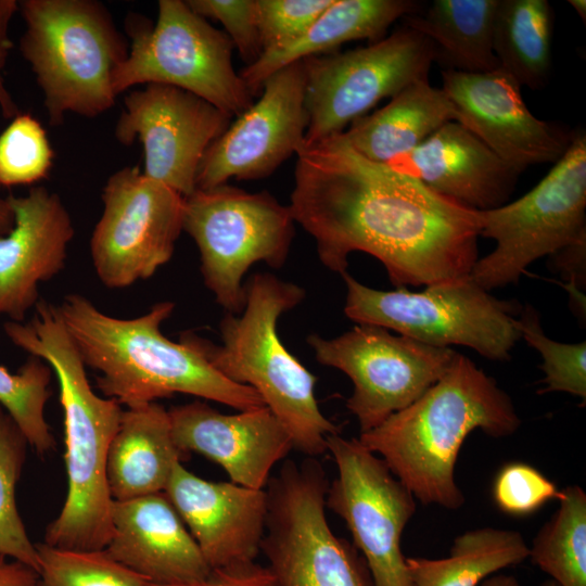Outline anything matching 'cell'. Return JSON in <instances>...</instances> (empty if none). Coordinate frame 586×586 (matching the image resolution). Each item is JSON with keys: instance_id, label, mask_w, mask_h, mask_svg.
Masks as SVG:
<instances>
[{"instance_id": "obj_1", "label": "cell", "mask_w": 586, "mask_h": 586, "mask_svg": "<svg viewBox=\"0 0 586 586\" xmlns=\"http://www.w3.org/2000/svg\"><path fill=\"white\" fill-rule=\"evenodd\" d=\"M290 209L316 243L322 265L340 275L364 252L396 288L470 275L479 259L476 211L417 178L358 154L342 133L296 152Z\"/></svg>"}, {"instance_id": "obj_2", "label": "cell", "mask_w": 586, "mask_h": 586, "mask_svg": "<svg viewBox=\"0 0 586 586\" xmlns=\"http://www.w3.org/2000/svg\"><path fill=\"white\" fill-rule=\"evenodd\" d=\"M28 322L7 321L3 330L21 349L54 371L64 413L67 494L48 525L43 544L69 550H103L112 536V497L106 459L123 413L112 398L91 387L79 351L58 307L40 300Z\"/></svg>"}, {"instance_id": "obj_3", "label": "cell", "mask_w": 586, "mask_h": 586, "mask_svg": "<svg viewBox=\"0 0 586 586\" xmlns=\"http://www.w3.org/2000/svg\"><path fill=\"white\" fill-rule=\"evenodd\" d=\"M521 419L511 397L468 357L456 354L443 375L417 400L358 441L423 505L458 509L464 496L455 466L469 434L512 435Z\"/></svg>"}, {"instance_id": "obj_4", "label": "cell", "mask_w": 586, "mask_h": 586, "mask_svg": "<svg viewBox=\"0 0 586 586\" xmlns=\"http://www.w3.org/2000/svg\"><path fill=\"white\" fill-rule=\"evenodd\" d=\"M56 307L85 366L100 373L98 388L120 406H142L176 393L239 411L266 406L252 387L225 378L190 343L162 333L175 309L170 301L133 318L107 315L79 293L67 294Z\"/></svg>"}, {"instance_id": "obj_5", "label": "cell", "mask_w": 586, "mask_h": 586, "mask_svg": "<svg viewBox=\"0 0 586 586\" xmlns=\"http://www.w3.org/2000/svg\"><path fill=\"white\" fill-rule=\"evenodd\" d=\"M305 290L267 272L245 283V306L220 320L221 344L192 332L180 339L195 347L228 380L252 387L289 432L293 449L307 457L327 451V438L340 429L320 410L317 378L284 346L277 323L305 298Z\"/></svg>"}, {"instance_id": "obj_6", "label": "cell", "mask_w": 586, "mask_h": 586, "mask_svg": "<svg viewBox=\"0 0 586 586\" xmlns=\"http://www.w3.org/2000/svg\"><path fill=\"white\" fill-rule=\"evenodd\" d=\"M20 51L43 93L51 126L68 113L87 118L111 110L114 75L129 43L109 10L94 0H22Z\"/></svg>"}, {"instance_id": "obj_7", "label": "cell", "mask_w": 586, "mask_h": 586, "mask_svg": "<svg viewBox=\"0 0 586 586\" xmlns=\"http://www.w3.org/2000/svg\"><path fill=\"white\" fill-rule=\"evenodd\" d=\"M344 314L357 324L393 330L419 342L469 347L491 360L507 361L521 339L518 318L522 305L500 300L471 273L425 285L422 291L369 288L348 271Z\"/></svg>"}, {"instance_id": "obj_8", "label": "cell", "mask_w": 586, "mask_h": 586, "mask_svg": "<svg viewBox=\"0 0 586 586\" xmlns=\"http://www.w3.org/2000/svg\"><path fill=\"white\" fill-rule=\"evenodd\" d=\"M129 50L114 75L118 95L136 85L162 84L189 91L232 118L254 95L232 65L234 49L226 33L193 12L186 1H158L157 20H127Z\"/></svg>"}, {"instance_id": "obj_9", "label": "cell", "mask_w": 586, "mask_h": 586, "mask_svg": "<svg viewBox=\"0 0 586 586\" xmlns=\"http://www.w3.org/2000/svg\"><path fill=\"white\" fill-rule=\"evenodd\" d=\"M329 484L315 457L285 460L270 476L260 552L275 586H373L362 556L328 523Z\"/></svg>"}, {"instance_id": "obj_10", "label": "cell", "mask_w": 586, "mask_h": 586, "mask_svg": "<svg viewBox=\"0 0 586 586\" xmlns=\"http://www.w3.org/2000/svg\"><path fill=\"white\" fill-rule=\"evenodd\" d=\"M289 206L267 191L224 183L184 198L183 231L195 242L205 286L227 313L245 306L243 277L257 262L281 268L294 237Z\"/></svg>"}, {"instance_id": "obj_11", "label": "cell", "mask_w": 586, "mask_h": 586, "mask_svg": "<svg viewBox=\"0 0 586 586\" xmlns=\"http://www.w3.org/2000/svg\"><path fill=\"white\" fill-rule=\"evenodd\" d=\"M479 235L494 250L471 276L492 291L517 284L535 260L586 238V133L574 131L565 153L531 191L497 208L476 211Z\"/></svg>"}, {"instance_id": "obj_12", "label": "cell", "mask_w": 586, "mask_h": 586, "mask_svg": "<svg viewBox=\"0 0 586 586\" xmlns=\"http://www.w3.org/2000/svg\"><path fill=\"white\" fill-rule=\"evenodd\" d=\"M305 65V144L340 135L385 98L429 79L433 43L404 26L386 38L342 53L314 55Z\"/></svg>"}, {"instance_id": "obj_13", "label": "cell", "mask_w": 586, "mask_h": 586, "mask_svg": "<svg viewBox=\"0 0 586 586\" xmlns=\"http://www.w3.org/2000/svg\"><path fill=\"white\" fill-rule=\"evenodd\" d=\"M307 343L317 361L344 372L353 383L347 409L360 433L380 425L424 394L447 370L457 352L432 346L387 329L357 324L323 339L310 334Z\"/></svg>"}, {"instance_id": "obj_14", "label": "cell", "mask_w": 586, "mask_h": 586, "mask_svg": "<svg viewBox=\"0 0 586 586\" xmlns=\"http://www.w3.org/2000/svg\"><path fill=\"white\" fill-rule=\"evenodd\" d=\"M101 198L102 215L90 238L97 277L110 289L151 278L173 257L183 231L184 198L138 166L112 174Z\"/></svg>"}, {"instance_id": "obj_15", "label": "cell", "mask_w": 586, "mask_h": 586, "mask_svg": "<svg viewBox=\"0 0 586 586\" xmlns=\"http://www.w3.org/2000/svg\"><path fill=\"white\" fill-rule=\"evenodd\" d=\"M327 450L337 476L329 484L326 508L347 525L373 586H415L400 540L416 512V498L358 438L332 434Z\"/></svg>"}, {"instance_id": "obj_16", "label": "cell", "mask_w": 586, "mask_h": 586, "mask_svg": "<svg viewBox=\"0 0 586 586\" xmlns=\"http://www.w3.org/2000/svg\"><path fill=\"white\" fill-rule=\"evenodd\" d=\"M231 119L189 91L148 84L125 97L114 136L124 145L138 139L144 154L142 173L187 198L196 190L204 153Z\"/></svg>"}, {"instance_id": "obj_17", "label": "cell", "mask_w": 586, "mask_h": 586, "mask_svg": "<svg viewBox=\"0 0 586 586\" xmlns=\"http://www.w3.org/2000/svg\"><path fill=\"white\" fill-rule=\"evenodd\" d=\"M305 65L296 61L267 77L256 102L235 117L206 150L196 174V189L230 178L269 177L305 142Z\"/></svg>"}, {"instance_id": "obj_18", "label": "cell", "mask_w": 586, "mask_h": 586, "mask_svg": "<svg viewBox=\"0 0 586 586\" xmlns=\"http://www.w3.org/2000/svg\"><path fill=\"white\" fill-rule=\"evenodd\" d=\"M442 81L454 106V120L519 174L528 166L556 163L569 148L574 131L533 115L523 101L521 86L504 69H444Z\"/></svg>"}, {"instance_id": "obj_19", "label": "cell", "mask_w": 586, "mask_h": 586, "mask_svg": "<svg viewBox=\"0 0 586 586\" xmlns=\"http://www.w3.org/2000/svg\"><path fill=\"white\" fill-rule=\"evenodd\" d=\"M168 416L182 453L201 454L249 488L265 489L272 468L293 449L289 432L267 406L227 415L194 400L170 408Z\"/></svg>"}, {"instance_id": "obj_20", "label": "cell", "mask_w": 586, "mask_h": 586, "mask_svg": "<svg viewBox=\"0 0 586 586\" xmlns=\"http://www.w3.org/2000/svg\"><path fill=\"white\" fill-rule=\"evenodd\" d=\"M164 493L212 570L255 562L265 534V489L207 481L178 462Z\"/></svg>"}, {"instance_id": "obj_21", "label": "cell", "mask_w": 586, "mask_h": 586, "mask_svg": "<svg viewBox=\"0 0 586 586\" xmlns=\"http://www.w3.org/2000/svg\"><path fill=\"white\" fill-rule=\"evenodd\" d=\"M8 200L14 226L0 237V316L24 322L40 301L39 284L64 269L75 230L61 198L44 187Z\"/></svg>"}, {"instance_id": "obj_22", "label": "cell", "mask_w": 586, "mask_h": 586, "mask_svg": "<svg viewBox=\"0 0 586 586\" xmlns=\"http://www.w3.org/2000/svg\"><path fill=\"white\" fill-rule=\"evenodd\" d=\"M112 536L103 549L148 582L181 585L212 572L196 542L164 492L113 500Z\"/></svg>"}, {"instance_id": "obj_23", "label": "cell", "mask_w": 586, "mask_h": 586, "mask_svg": "<svg viewBox=\"0 0 586 586\" xmlns=\"http://www.w3.org/2000/svg\"><path fill=\"white\" fill-rule=\"evenodd\" d=\"M386 165L472 211L506 204L520 175L455 120L445 123L415 150Z\"/></svg>"}, {"instance_id": "obj_24", "label": "cell", "mask_w": 586, "mask_h": 586, "mask_svg": "<svg viewBox=\"0 0 586 586\" xmlns=\"http://www.w3.org/2000/svg\"><path fill=\"white\" fill-rule=\"evenodd\" d=\"M189 458L173 438L168 410L157 402L123 410L106 459L113 500L164 492L178 462Z\"/></svg>"}, {"instance_id": "obj_25", "label": "cell", "mask_w": 586, "mask_h": 586, "mask_svg": "<svg viewBox=\"0 0 586 586\" xmlns=\"http://www.w3.org/2000/svg\"><path fill=\"white\" fill-rule=\"evenodd\" d=\"M421 10V2L413 0H332L300 39L283 49L263 53L239 74L255 97L264 80L285 65L329 54L348 41L377 42L396 20Z\"/></svg>"}, {"instance_id": "obj_26", "label": "cell", "mask_w": 586, "mask_h": 586, "mask_svg": "<svg viewBox=\"0 0 586 586\" xmlns=\"http://www.w3.org/2000/svg\"><path fill=\"white\" fill-rule=\"evenodd\" d=\"M454 118V106L446 93L424 79L404 88L380 110L353 122L342 137L365 158L387 164L415 150Z\"/></svg>"}, {"instance_id": "obj_27", "label": "cell", "mask_w": 586, "mask_h": 586, "mask_svg": "<svg viewBox=\"0 0 586 586\" xmlns=\"http://www.w3.org/2000/svg\"><path fill=\"white\" fill-rule=\"evenodd\" d=\"M498 0H434L404 18L405 26L428 38L445 69L486 73L499 67L493 50Z\"/></svg>"}, {"instance_id": "obj_28", "label": "cell", "mask_w": 586, "mask_h": 586, "mask_svg": "<svg viewBox=\"0 0 586 586\" xmlns=\"http://www.w3.org/2000/svg\"><path fill=\"white\" fill-rule=\"evenodd\" d=\"M530 547L512 530L481 527L457 536L443 559L406 558L415 586H477L491 574L528 558Z\"/></svg>"}, {"instance_id": "obj_29", "label": "cell", "mask_w": 586, "mask_h": 586, "mask_svg": "<svg viewBox=\"0 0 586 586\" xmlns=\"http://www.w3.org/2000/svg\"><path fill=\"white\" fill-rule=\"evenodd\" d=\"M553 12L547 0H498L493 50L519 85L543 88L551 68Z\"/></svg>"}, {"instance_id": "obj_30", "label": "cell", "mask_w": 586, "mask_h": 586, "mask_svg": "<svg viewBox=\"0 0 586 586\" xmlns=\"http://www.w3.org/2000/svg\"><path fill=\"white\" fill-rule=\"evenodd\" d=\"M559 501L528 557L559 586H586V494L577 485L568 486Z\"/></svg>"}, {"instance_id": "obj_31", "label": "cell", "mask_w": 586, "mask_h": 586, "mask_svg": "<svg viewBox=\"0 0 586 586\" xmlns=\"http://www.w3.org/2000/svg\"><path fill=\"white\" fill-rule=\"evenodd\" d=\"M51 379L50 366L35 356L29 355L16 373L0 366V405L39 455L48 454L55 444L44 417Z\"/></svg>"}, {"instance_id": "obj_32", "label": "cell", "mask_w": 586, "mask_h": 586, "mask_svg": "<svg viewBox=\"0 0 586 586\" xmlns=\"http://www.w3.org/2000/svg\"><path fill=\"white\" fill-rule=\"evenodd\" d=\"M27 445L17 424L0 405V555L38 571L37 547L26 532L15 499Z\"/></svg>"}, {"instance_id": "obj_33", "label": "cell", "mask_w": 586, "mask_h": 586, "mask_svg": "<svg viewBox=\"0 0 586 586\" xmlns=\"http://www.w3.org/2000/svg\"><path fill=\"white\" fill-rule=\"evenodd\" d=\"M39 586H144L145 577L104 550H69L37 544Z\"/></svg>"}, {"instance_id": "obj_34", "label": "cell", "mask_w": 586, "mask_h": 586, "mask_svg": "<svg viewBox=\"0 0 586 586\" xmlns=\"http://www.w3.org/2000/svg\"><path fill=\"white\" fill-rule=\"evenodd\" d=\"M518 329L528 345L542 356L545 386L539 393L564 392L586 399V342L562 343L548 337L540 316L531 304L522 307Z\"/></svg>"}, {"instance_id": "obj_35", "label": "cell", "mask_w": 586, "mask_h": 586, "mask_svg": "<svg viewBox=\"0 0 586 586\" xmlns=\"http://www.w3.org/2000/svg\"><path fill=\"white\" fill-rule=\"evenodd\" d=\"M54 157L42 125L20 113L0 133V186L33 184L48 177Z\"/></svg>"}, {"instance_id": "obj_36", "label": "cell", "mask_w": 586, "mask_h": 586, "mask_svg": "<svg viewBox=\"0 0 586 586\" xmlns=\"http://www.w3.org/2000/svg\"><path fill=\"white\" fill-rule=\"evenodd\" d=\"M332 0H256L264 52L283 49L300 39Z\"/></svg>"}, {"instance_id": "obj_37", "label": "cell", "mask_w": 586, "mask_h": 586, "mask_svg": "<svg viewBox=\"0 0 586 586\" xmlns=\"http://www.w3.org/2000/svg\"><path fill=\"white\" fill-rule=\"evenodd\" d=\"M493 497L502 512L520 517L537 511L551 499L560 500L562 491L534 467L511 462L498 471Z\"/></svg>"}, {"instance_id": "obj_38", "label": "cell", "mask_w": 586, "mask_h": 586, "mask_svg": "<svg viewBox=\"0 0 586 586\" xmlns=\"http://www.w3.org/2000/svg\"><path fill=\"white\" fill-rule=\"evenodd\" d=\"M186 3L200 16L222 24L245 66L262 56L264 49L256 0H187Z\"/></svg>"}, {"instance_id": "obj_39", "label": "cell", "mask_w": 586, "mask_h": 586, "mask_svg": "<svg viewBox=\"0 0 586 586\" xmlns=\"http://www.w3.org/2000/svg\"><path fill=\"white\" fill-rule=\"evenodd\" d=\"M144 586H275L267 566L256 562L230 568L212 570L211 574L200 582L181 585H157L146 582Z\"/></svg>"}, {"instance_id": "obj_40", "label": "cell", "mask_w": 586, "mask_h": 586, "mask_svg": "<svg viewBox=\"0 0 586 586\" xmlns=\"http://www.w3.org/2000/svg\"><path fill=\"white\" fill-rule=\"evenodd\" d=\"M549 265L568 282L569 291L584 292L586 285V238L549 255Z\"/></svg>"}, {"instance_id": "obj_41", "label": "cell", "mask_w": 586, "mask_h": 586, "mask_svg": "<svg viewBox=\"0 0 586 586\" xmlns=\"http://www.w3.org/2000/svg\"><path fill=\"white\" fill-rule=\"evenodd\" d=\"M18 11V1L0 0V110L4 118H14L20 114L18 107L5 87L3 68L5 66L12 43L9 38V25L13 15Z\"/></svg>"}, {"instance_id": "obj_42", "label": "cell", "mask_w": 586, "mask_h": 586, "mask_svg": "<svg viewBox=\"0 0 586 586\" xmlns=\"http://www.w3.org/2000/svg\"><path fill=\"white\" fill-rule=\"evenodd\" d=\"M0 586H39V574L34 568L0 555Z\"/></svg>"}, {"instance_id": "obj_43", "label": "cell", "mask_w": 586, "mask_h": 586, "mask_svg": "<svg viewBox=\"0 0 586 586\" xmlns=\"http://www.w3.org/2000/svg\"><path fill=\"white\" fill-rule=\"evenodd\" d=\"M14 226V215L8 198L0 199V237L5 235Z\"/></svg>"}, {"instance_id": "obj_44", "label": "cell", "mask_w": 586, "mask_h": 586, "mask_svg": "<svg viewBox=\"0 0 586 586\" xmlns=\"http://www.w3.org/2000/svg\"><path fill=\"white\" fill-rule=\"evenodd\" d=\"M482 586H522L512 575L497 574L485 578Z\"/></svg>"}, {"instance_id": "obj_45", "label": "cell", "mask_w": 586, "mask_h": 586, "mask_svg": "<svg viewBox=\"0 0 586 586\" xmlns=\"http://www.w3.org/2000/svg\"><path fill=\"white\" fill-rule=\"evenodd\" d=\"M570 5L578 14L581 20L585 23L586 21V1L585 0H569Z\"/></svg>"}, {"instance_id": "obj_46", "label": "cell", "mask_w": 586, "mask_h": 586, "mask_svg": "<svg viewBox=\"0 0 586 586\" xmlns=\"http://www.w3.org/2000/svg\"><path fill=\"white\" fill-rule=\"evenodd\" d=\"M540 586H559L555 581L548 579L545 581Z\"/></svg>"}]
</instances>
